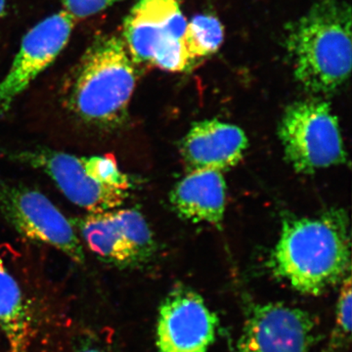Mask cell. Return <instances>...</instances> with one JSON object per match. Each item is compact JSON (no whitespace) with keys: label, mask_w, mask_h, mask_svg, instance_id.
I'll list each match as a JSON object with an SVG mask.
<instances>
[{"label":"cell","mask_w":352,"mask_h":352,"mask_svg":"<svg viewBox=\"0 0 352 352\" xmlns=\"http://www.w3.org/2000/svg\"><path fill=\"white\" fill-rule=\"evenodd\" d=\"M336 305L335 322L323 352H349L352 323L351 275H349L340 284Z\"/></svg>","instance_id":"2e32d148"},{"label":"cell","mask_w":352,"mask_h":352,"mask_svg":"<svg viewBox=\"0 0 352 352\" xmlns=\"http://www.w3.org/2000/svg\"><path fill=\"white\" fill-rule=\"evenodd\" d=\"M311 315L283 302L250 307L236 352H310L314 342Z\"/></svg>","instance_id":"30bf717a"},{"label":"cell","mask_w":352,"mask_h":352,"mask_svg":"<svg viewBox=\"0 0 352 352\" xmlns=\"http://www.w3.org/2000/svg\"><path fill=\"white\" fill-rule=\"evenodd\" d=\"M0 331L8 352H30V315L17 280L0 259Z\"/></svg>","instance_id":"5bb4252c"},{"label":"cell","mask_w":352,"mask_h":352,"mask_svg":"<svg viewBox=\"0 0 352 352\" xmlns=\"http://www.w3.org/2000/svg\"><path fill=\"white\" fill-rule=\"evenodd\" d=\"M247 147V136L239 126L217 120H203L183 139L182 155L190 170L222 173L239 163Z\"/></svg>","instance_id":"8fae6325"},{"label":"cell","mask_w":352,"mask_h":352,"mask_svg":"<svg viewBox=\"0 0 352 352\" xmlns=\"http://www.w3.org/2000/svg\"><path fill=\"white\" fill-rule=\"evenodd\" d=\"M122 0H61L65 12L74 20H82L103 12Z\"/></svg>","instance_id":"e0dca14e"},{"label":"cell","mask_w":352,"mask_h":352,"mask_svg":"<svg viewBox=\"0 0 352 352\" xmlns=\"http://www.w3.org/2000/svg\"><path fill=\"white\" fill-rule=\"evenodd\" d=\"M138 82V65L122 38L96 39L83 55L64 91L67 111L95 131H117L126 122Z\"/></svg>","instance_id":"7a4b0ae2"},{"label":"cell","mask_w":352,"mask_h":352,"mask_svg":"<svg viewBox=\"0 0 352 352\" xmlns=\"http://www.w3.org/2000/svg\"><path fill=\"white\" fill-rule=\"evenodd\" d=\"M224 38L221 23L212 15H198L187 22L183 43L190 59L210 56L219 50Z\"/></svg>","instance_id":"9a60e30c"},{"label":"cell","mask_w":352,"mask_h":352,"mask_svg":"<svg viewBox=\"0 0 352 352\" xmlns=\"http://www.w3.org/2000/svg\"><path fill=\"white\" fill-rule=\"evenodd\" d=\"M351 238L339 212L287 219L270 258L278 279L302 295L318 296L351 275Z\"/></svg>","instance_id":"6da1fadb"},{"label":"cell","mask_w":352,"mask_h":352,"mask_svg":"<svg viewBox=\"0 0 352 352\" xmlns=\"http://www.w3.org/2000/svg\"><path fill=\"white\" fill-rule=\"evenodd\" d=\"M74 25L75 20L61 10L41 21L25 34L8 73L0 82V118L59 56L69 43Z\"/></svg>","instance_id":"9c48e42d"},{"label":"cell","mask_w":352,"mask_h":352,"mask_svg":"<svg viewBox=\"0 0 352 352\" xmlns=\"http://www.w3.org/2000/svg\"><path fill=\"white\" fill-rule=\"evenodd\" d=\"M351 8L344 0H318L289 25L287 50L298 82L308 92L328 94L351 71Z\"/></svg>","instance_id":"3957f363"},{"label":"cell","mask_w":352,"mask_h":352,"mask_svg":"<svg viewBox=\"0 0 352 352\" xmlns=\"http://www.w3.org/2000/svg\"><path fill=\"white\" fill-rule=\"evenodd\" d=\"M78 226L88 249L98 258L118 266L139 264L113 210L88 214Z\"/></svg>","instance_id":"4fadbf2b"},{"label":"cell","mask_w":352,"mask_h":352,"mask_svg":"<svg viewBox=\"0 0 352 352\" xmlns=\"http://www.w3.org/2000/svg\"><path fill=\"white\" fill-rule=\"evenodd\" d=\"M285 155L296 171L312 173L344 164L346 155L339 120L327 102L311 98L285 111L279 127Z\"/></svg>","instance_id":"8992f818"},{"label":"cell","mask_w":352,"mask_h":352,"mask_svg":"<svg viewBox=\"0 0 352 352\" xmlns=\"http://www.w3.org/2000/svg\"><path fill=\"white\" fill-rule=\"evenodd\" d=\"M6 13V0H0V18L3 17Z\"/></svg>","instance_id":"ac0fdd59"},{"label":"cell","mask_w":352,"mask_h":352,"mask_svg":"<svg viewBox=\"0 0 352 352\" xmlns=\"http://www.w3.org/2000/svg\"><path fill=\"white\" fill-rule=\"evenodd\" d=\"M80 352H104L101 349H97V347H85L82 351Z\"/></svg>","instance_id":"d6986e66"},{"label":"cell","mask_w":352,"mask_h":352,"mask_svg":"<svg viewBox=\"0 0 352 352\" xmlns=\"http://www.w3.org/2000/svg\"><path fill=\"white\" fill-rule=\"evenodd\" d=\"M170 201L183 219L219 226L226 207V184L221 171L190 170L176 184Z\"/></svg>","instance_id":"7c38bea8"},{"label":"cell","mask_w":352,"mask_h":352,"mask_svg":"<svg viewBox=\"0 0 352 352\" xmlns=\"http://www.w3.org/2000/svg\"><path fill=\"white\" fill-rule=\"evenodd\" d=\"M182 0H138L124 20L122 41L136 65L183 72L193 64L183 34Z\"/></svg>","instance_id":"5b68a950"},{"label":"cell","mask_w":352,"mask_h":352,"mask_svg":"<svg viewBox=\"0 0 352 352\" xmlns=\"http://www.w3.org/2000/svg\"><path fill=\"white\" fill-rule=\"evenodd\" d=\"M219 319L195 289L178 285L157 312L156 352H208Z\"/></svg>","instance_id":"ba28073f"},{"label":"cell","mask_w":352,"mask_h":352,"mask_svg":"<svg viewBox=\"0 0 352 352\" xmlns=\"http://www.w3.org/2000/svg\"><path fill=\"white\" fill-rule=\"evenodd\" d=\"M0 157L45 173L69 201L89 214L119 208L131 189L129 175L110 154L80 157L43 147L0 148Z\"/></svg>","instance_id":"277c9868"},{"label":"cell","mask_w":352,"mask_h":352,"mask_svg":"<svg viewBox=\"0 0 352 352\" xmlns=\"http://www.w3.org/2000/svg\"><path fill=\"white\" fill-rule=\"evenodd\" d=\"M0 212L27 239L50 245L76 263L85 261L82 243L71 221L38 190L0 180Z\"/></svg>","instance_id":"52a82bcc"}]
</instances>
